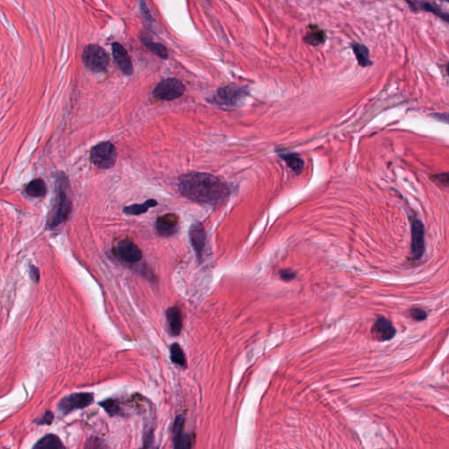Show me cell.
Returning a JSON list of instances; mask_svg holds the SVG:
<instances>
[{
  "mask_svg": "<svg viewBox=\"0 0 449 449\" xmlns=\"http://www.w3.org/2000/svg\"><path fill=\"white\" fill-rule=\"evenodd\" d=\"M405 1H406L407 4L410 5V9H411L413 12L422 11V6L423 4H424V1H420V0H405Z\"/></svg>",
  "mask_w": 449,
  "mask_h": 449,
  "instance_id": "4316f807",
  "label": "cell"
},
{
  "mask_svg": "<svg viewBox=\"0 0 449 449\" xmlns=\"http://www.w3.org/2000/svg\"><path fill=\"white\" fill-rule=\"evenodd\" d=\"M246 91L242 88L235 86H225L218 90V98L222 104L234 105L245 96Z\"/></svg>",
  "mask_w": 449,
  "mask_h": 449,
  "instance_id": "4fadbf2b",
  "label": "cell"
},
{
  "mask_svg": "<svg viewBox=\"0 0 449 449\" xmlns=\"http://www.w3.org/2000/svg\"><path fill=\"white\" fill-rule=\"evenodd\" d=\"M326 35L325 31L320 29L317 26L310 25L308 27L306 35L304 37V41L313 46H317L325 43Z\"/></svg>",
  "mask_w": 449,
  "mask_h": 449,
  "instance_id": "2e32d148",
  "label": "cell"
},
{
  "mask_svg": "<svg viewBox=\"0 0 449 449\" xmlns=\"http://www.w3.org/2000/svg\"><path fill=\"white\" fill-rule=\"evenodd\" d=\"M179 190L192 201L207 205L221 204L228 198L227 186L213 175L192 172L179 179Z\"/></svg>",
  "mask_w": 449,
  "mask_h": 449,
  "instance_id": "6da1fadb",
  "label": "cell"
},
{
  "mask_svg": "<svg viewBox=\"0 0 449 449\" xmlns=\"http://www.w3.org/2000/svg\"><path fill=\"white\" fill-rule=\"evenodd\" d=\"M425 252V229L417 218L411 221V253L414 260L422 258Z\"/></svg>",
  "mask_w": 449,
  "mask_h": 449,
  "instance_id": "52a82bcc",
  "label": "cell"
},
{
  "mask_svg": "<svg viewBox=\"0 0 449 449\" xmlns=\"http://www.w3.org/2000/svg\"><path fill=\"white\" fill-rule=\"evenodd\" d=\"M54 419V415L51 411H46L45 414L43 415V418L40 420V425H49Z\"/></svg>",
  "mask_w": 449,
  "mask_h": 449,
  "instance_id": "83f0119b",
  "label": "cell"
},
{
  "mask_svg": "<svg viewBox=\"0 0 449 449\" xmlns=\"http://www.w3.org/2000/svg\"><path fill=\"white\" fill-rule=\"evenodd\" d=\"M171 358L175 364L181 367H185V355L182 348L178 343H174L171 346Z\"/></svg>",
  "mask_w": 449,
  "mask_h": 449,
  "instance_id": "7402d4cb",
  "label": "cell"
},
{
  "mask_svg": "<svg viewBox=\"0 0 449 449\" xmlns=\"http://www.w3.org/2000/svg\"><path fill=\"white\" fill-rule=\"evenodd\" d=\"M184 418L178 416L173 424V444L175 449H190L192 447V437L183 431Z\"/></svg>",
  "mask_w": 449,
  "mask_h": 449,
  "instance_id": "9c48e42d",
  "label": "cell"
},
{
  "mask_svg": "<svg viewBox=\"0 0 449 449\" xmlns=\"http://www.w3.org/2000/svg\"><path fill=\"white\" fill-rule=\"evenodd\" d=\"M143 43L149 48V50L152 51L154 54H156L160 58H168L166 48H165V46H163V44L153 43L151 41H146V40H143Z\"/></svg>",
  "mask_w": 449,
  "mask_h": 449,
  "instance_id": "cb8c5ba5",
  "label": "cell"
},
{
  "mask_svg": "<svg viewBox=\"0 0 449 449\" xmlns=\"http://www.w3.org/2000/svg\"><path fill=\"white\" fill-rule=\"evenodd\" d=\"M82 60L86 68L93 72H104L109 64V57L102 47L95 44H90L85 47Z\"/></svg>",
  "mask_w": 449,
  "mask_h": 449,
  "instance_id": "3957f363",
  "label": "cell"
},
{
  "mask_svg": "<svg viewBox=\"0 0 449 449\" xmlns=\"http://www.w3.org/2000/svg\"><path fill=\"white\" fill-rule=\"evenodd\" d=\"M184 91L185 87L182 82L176 78H167L156 86L153 95L160 100L170 101L182 97Z\"/></svg>",
  "mask_w": 449,
  "mask_h": 449,
  "instance_id": "277c9868",
  "label": "cell"
},
{
  "mask_svg": "<svg viewBox=\"0 0 449 449\" xmlns=\"http://www.w3.org/2000/svg\"><path fill=\"white\" fill-rule=\"evenodd\" d=\"M99 404L111 416H118V415H122V413H123V411L120 408V404L115 399H106L104 402H102Z\"/></svg>",
  "mask_w": 449,
  "mask_h": 449,
  "instance_id": "603a6c76",
  "label": "cell"
},
{
  "mask_svg": "<svg viewBox=\"0 0 449 449\" xmlns=\"http://www.w3.org/2000/svg\"><path fill=\"white\" fill-rule=\"evenodd\" d=\"M115 147L110 142H103L93 147L90 159L93 164L101 169H109L116 162Z\"/></svg>",
  "mask_w": 449,
  "mask_h": 449,
  "instance_id": "5b68a950",
  "label": "cell"
},
{
  "mask_svg": "<svg viewBox=\"0 0 449 449\" xmlns=\"http://www.w3.org/2000/svg\"><path fill=\"white\" fill-rule=\"evenodd\" d=\"M351 47L360 67L366 68L373 65V62L369 59L370 52L367 46L359 43H351Z\"/></svg>",
  "mask_w": 449,
  "mask_h": 449,
  "instance_id": "e0dca14e",
  "label": "cell"
},
{
  "mask_svg": "<svg viewBox=\"0 0 449 449\" xmlns=\"http://www.w3.org/2000/svg\"><path fill=\"white\" fill-rule=\"evenodd\" d=\"M281 157L287 163V165L297 174H300L302 172L304 169V161L297 154L293 153L281 154Z\"/></svg>",
  "mask_w": 449,
  "mask_h": 449,
  "instance_id": "ffe728a7",
  "label": "cell"
},
{
  "mask_svg": "<svg viewBox=\"0 0 449 449\" xmlns=\"http://www.w3.org/2000/svg\"><path fill=\"white\" fill-rule=\"evenodd\" d=\"M166 317L171 333L175 336L179 335L182 328V314L181 309L178 306L170 307L166 311Z\"/></svg>",
  "mask_w": 449,
  "mask_h": 449,
  "instance_id": "9a60e30c",
  "label": "cell"
},
{
  "mask_svg": "<svg viewBox=\"0 0 449 449\" xmlns=\"http://www.w3.org/2000/svg\"><path fill=\"white\" fill-rule=\"evenodd\" d=\"M26 193L33 198H41L46 193V186L43 179H37L29 182L26 187Z\"/></svg>",
  "mask_w": 449,
  "mask_h": 449,
  "instance_id": "ac0fdd59",
  "label": "cell"
},
{
  "mask_svg": "<svg viewBox=\"0 0 449 449\" xmlns=\"http://www.w3.org/2000/svg\"><path fill=\"white\" fill-rule=\"evenodd\" d=\"M295 276H296V274L291 269H283L281 271V277L285 281H291L294 278Z\"/></svg>",
  "mask_w": 449,
  "mask_h": 449,
  "instance_id": "f1b7e54d",
  "label": "cell"
},
{
  "mask_svg": "<svg viewBox=\"0 0 449 449\" xmlns=\"http://www.w3.org/2000/svg\"><path fill=\"white\" fill-rule=\"evenodd\" d=\"M433 181L437 182L438 184H441L442 186H448L449 184V174L446 173H441V174L434 175L432 177Z\"/></svg>",
  "mask_w": 449,
  "mask_h": 449,
  "instance_id": "484cf974",
  "label": "cell"
},
{
  "mask_svg": "<svg viewBox=\"0 0 449 449\" xmlns=\"http://www.w3.org/2000/svg\"><path fill=\"white\" fill-rule=\"evenodd\" d=\"M372 335L379 341H389L395 336L396 329L387 318L381 317L377 318L372 327Z\"/></svg>",
  "mask_w": 449,
  "mask_h": 449,
  "instance_id": "30bf717a",
  "label": "cell"
},
{
  "mask_svg": "<svg viewBox=\"0 0 449 449\" xmlns=\"http://www.w3.org/2000/svg\"><path fill=\"white\" fill-rule=\"evenodd\" d=\"M157 205V202L155 199H148L147 201L145 202L143 204H139V205H132L127 206L124 208V213L129 215H139L147 212V210L150 209L152 207H155Z\"/></svg>",
  "mask_w": 449,
  "mask_h": 449,
  "instance_id": "44dd1931",
  "label": "cell"
},
{
  "mask_svg": "<svg viewBox=\"0 0 449 449\" xmlns=\"http://www.w3.org/2000/svg\"><path fill=\"white\" fill-rule=\"evenodd\" d=\"M94 401L92 393H74L67 396L59 404V410L63 414H68L75 410H80L89 406Z\"/></svg>",
  "mask_w": 449,
  "mask_h": 449,
  "instance_id": "8992f818",
  "label": "cell"
},
{
  "mask_svg": "<svg viewBox=\"0 0 449 449\" xmlns=\"http://www.w3.org/2000/svg\"><path fill=\"white\" fill-rule=\"evenodd\" d=\"M114 253L118 258L128 264H135L142 258V252L130 240H122L117 244Z\"/></svg>",
  "mask_w": 449,
  "mask_h": 449,
  "instance_id": "ba28073f",
  "label": "cell"
},
{
  "mask_svg": "<svg viewBox=\"0 0 449 449\" xmlns=\"http://www.w3.org/2000/svg\"><path fill=\"white\" fill-rule=\"evenodd\" d=\"M34 448L43 449H64V446L62 445V442L56 435L48 434L45 437H43V439H41L39 442L35 444Z\"/></svg>",
  "mask_w": 449,
  "mask_h": 449,
  "instance_id": "d6986e66",
  "label": "cell"
},
{
  "mask_svg": "<svg viewBox=\"0 0 449 449\" xmlns=\"http://www.w3.org/2000/svg\"><path fill=\"white\" fill-rule=\"evenodd\" d=\"M156 230L162 236H171L178 231L179 218L173 213H167L156 221Z\"/></svg>",
  "mask_w": 449,
  "mask_h": 449,
  "instance_id": "8fae6325",
  "label": "cell"
},
{
  "mask_svg": "<svg viewBox=\"0 0 449 449\" xmlns=\"http://www.w3.org/2000/svg\"><path fill=\"white\" fill-rule=\"evenodd\" d=\"M410 316L417 321H423L426 318V313L420 308H413L410 310Z\"/></svg>",
  "mask_w": 449,
  "mask_h": 449,
  "instance_id": "d4e9b609",
  "label": "cell"
},
{
  "mask_svg": "<svg viewBox=\"0 0 449 449\" xmlns=\"http://www.w3.org/2000/svg\"><path fill=\"white\" fill-rule=\"evenodd\" d=\"M30 276L31 278L35 281V282H38L39 280L40 275H39V270L37 268H35V266H33L30 269Z\"/></svg>",
  "mask_w": 449,
  "mask_h": 449,
  "instance_id": "f546056e",
  "label": "cell"
},
{
  "mask_svg": "<svg viewBox=\"0 0 449 449\" xmlns=\"http://www.w3.org/2000/svg\"><path fill=\"white\" fill-rule=\"evenodd\" d=\"M112 55L119 66L120 70L125 75H131L133 73V65L131 60L129 58L128 52L120 43H114L112 44Z\"/></svg>",
  "mask_w": 449,
  "mask_h": 449,
  "instance_id": "7c38bea8",
  "label": "cell"
},
{
  "mask_svg": "<svg viewBox=\"0 0 449 449\" xmlns=\"http://www.w3.org/2000/svg\"><path fill=\"white\" fill-rule=\"evenodd\" d=\"M190 238L195 253L200 259L203 255V252L205 250V241H206L205 229L202 224L195 223L192 224L190 231Z\"/></svg>",
  "mask_w": 449,
  "mask_h": 449,
  "instance_id": "5bb4252c",
  "label": "cell"
},
{
  "mask_svg": "<svg viewBox=\"0 0 449 449\" xmlns=\"http://www.w3.org/2000/svg\"><path fill=\"white\" fill-rule=\"evenodd\" d=\"M68 181L64 176H62L57 180V190H56V198L54 205V212L50 219V227H55L62 222L66 221L71 210L69 195L67 193Z\"/></svg>",
  "mask_w": 449,
  "mask_h": 449,
  "instance_id": "7a4b0ae2",
  "label": "cell"
}]
</instances>
